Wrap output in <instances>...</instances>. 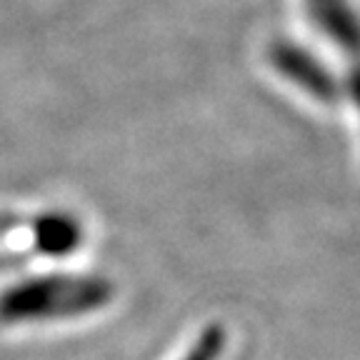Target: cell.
I'll use <instances>...</instances> for the list:
<instances>
[{
  "label": "cell",
  "mask_w": 360,
  "mask_h": 360,
  "mask_svg": "<svg viewBox=\"0 0 360 360\" xmlns=\"http://www.w3.org/2000/svg\"><path fill=\"white\" fill-rule=\"evenodd\" d=\"M40 240L53 253H65L78 243V228L68 218H48L40 225Z\"/></svg>",
  "instance_id": "6da1fadb"
},
{
  "label": "cell",
  "mask_w": 360,
  "mask_h": 360,
  "mask_svg": "<svg viewBox=\"0 0 360 360\" xmlns=\"http://www.w3.org/2000/svg\"><path fill=\"white\" fill-rule=\"evenodd\" d=\"M225 348V330L220 326H208L198 335L183 360H218Z\"/></svg>",
  "instance_id": "7a4b0ae2"
}]
</instances>
